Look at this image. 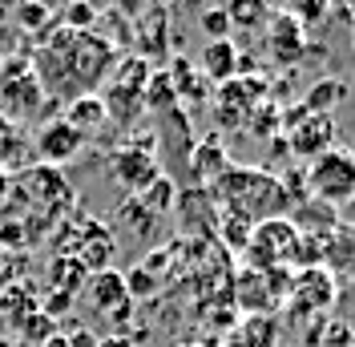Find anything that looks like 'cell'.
I'll list each match as a JSON object with an SVG mask.
<instances>
[{"label": "cell", "mask_w": 355, "mask_h": 347, "mask_svg": "<svg viewBox=\"0 0 355 347\" xmlns=\"http://www.w3.org/2000/svg\"><path fill=\"white\" fill-rule=\"evenodd\" d=\"M178 93L170 85V73H150L146 81V109H174Z\"/></svg>", "instance_id": "cell-24"}, {"label": "cell", "mask_w": 355, "mask_h": 347, "mask_svg": "<svg viewBox=\"0 0 355 347\" xmlns=\"http://www.w3.org/2000/svg\"><path fill=\"white\" fill-rule=\"evenodd\" d=\"M283 12H287L291 21H299L303 28H315V24L327 21L331 0H283Z\"/></svg>", "instance_id": "cell-22"}, {"label": "cell", "mask_w": 355, "mask_h": 347, "mask_svg": "<svg viewBox=\"0 0 355 347\" xmlns=\"http://www.w3.org/2000/svg\"><path fill=\"white\" fill-rule=\"evenodd\" d=\"M335 146V121L331 117H323V113H307V109L299 105L295 113L287 117V150L295 158H319V153H327Z\"/></svg>", "instance_id": "cell-7"}, {"label": "cell", "mask_w": 355, "mask_h": 347, "mask_svg": "<svg viewBox=\"0 0 355 347\" xmlns=\"http://www.w3.org/2000/svg\"><path fill=\"white\" fill-rule=\"evenodd\" d=\"M41 101H44V89L37 81L33 65H24V61L0 65V109H4L8 121L12 117H28L33 109H41Z\"/></svg>", "instance_id": "cell-5"}, {"label": "cell", "mask_w": 355, "mask_h": 347, "mask_svg": "<svg viewBox=\"0 0 355 347\" xmlns=\"http://www.w3.org/2000/svg\"><path fill=\"white\" fill-rule=\"evenodd\" d=\"M287 295H291V311L295 315H315V311H327L335 299V275L327 271V266H303L299 275H295V282L287 287Z\"/></svg>", "instance_id": "cell-8"}, {"label": "cell", "mask_w": 355, "mask_h": 347, "mask_svg": "<svg viewBox=\"0 0 355 347\" xmlns=\"http://www.w3.org/2000/svg\"><path fill=\"white\" fill-rule=\"evenodd\" d=\"M352 44H355V28H352Z\"/></svg>", "instance_id": "cell-35"}, {"label": "cell", "mask_w": 355, "mask_h": 347, "mask_svg": "<svg viewBox=\"0 0 355 347\" xmlns=\"http://www.w3.org/2000/svg\"><path fill=\"white\" fill-rule=\"evenodd\" d=\"M352 347H355V344H352Z\"/></svg>", "instance_id": "cell-36"}, {"label": "cell", "mask_w": 355, "mask_h": 347, "mask_svg": "<svg viewBox=\"0 0 355 347\" xmlns=\"http://www.w3.org/2000/svg\"><path fill=\"white\" fill-rule=\"evenodd\" d=\"M69 347H97V339L89 331H77V335H69Z\"/></svg>", "instance_id": "cell-29"}, {"label": "cell", "mask_w": 355, "mask_h": 347, "mask_svg": "<svg viewBox=\"0 0 355 347\" xmlns=\"http://www.w3.org/2000/svg\"><path fill=\"white\" fill-rule=\"evenodd\" d=\"M299 242L303 230L291 218H270L250 230L246 242V266L250 271H279V266H299Z\"/></svg>", "instance_id": "cell-4"}, {"label": "cell", "mask_w": 355, "mask_h": 347, "mask_svg": "<svg viewBox=\"0 0 355 347\" xmlns=\"http://www.w3.org/2000/svg\"><path fill=\"white\" fill-rule=\"evenodd\" d=\"M279 0H222V12L230 17V28H266V21L275 17Z\"/></svg>", "instance_id": "cell-15"}, {"label": "cell", "mask_w": 355, "mask_h": 347, "mask_svg": "<svg viewBox=\"0 0 355 347\" xmlns=\"http://www.w3.org/2000/svg\"><path fill=\"white\" fill-rule=\"evenodd\" d=\"M17 335H21L24 347H41L44 339H53V335H57V327H53V319L44 315L41 307H33L28 315L17 319Z\"/></svg>", "instance_id": "cell-17"}, {"label": "cell", "mask_w": 355, "mask_h": 347, "mask_svg": "<svg viewBox=\"0 0 355 347\" xmlns=\"http://www.w3.org/2000/svg\"><path fill=\"white\" fill-rule=\"evenodd\" d=\"M110 69H117V53L97 33H73L65 24L57 33H41L33 73L44 93L77 101L101 85L110 77Z\"/></svg>", "instance_id": "cell-1"}, {"label": "cell", "mask_w": 355, "mask_h": 347, "mask_svg": "<svg viewBox=\"0 0 355 347\" xmlns=\"http://www.w3.org/2000/svg\"><path fill=\"white\" fill-rule=\"evenodd\" d=\"M323 259L335 262V266L355 271V226H335L331 235H327V255Z\"/></svg>", "instance_id": "cell-20"}, {"label": "cell", "mask_w": 355, "mask_h": 347, "mask_svg": "<svg viewBox=\"0 0 355 347\" xmlns=\"http://www.w3.org/2000/svg\"><path fill=\"white\" fill-rule=\"evenodd\" d=\"M41 347H69V335H61V331H57V335H53V339H44Z\"/></svg>", "instance_id": "cell-31"}, {"label": "cell", "mask_w": 355, "mask_h": 347, "mask_svg": "<svg viewBox=\"0 0 355 347\" xmlns=\"http://www.w3.org/2000/svg\"><path fill=\"white\" fill-rule=\"evenodd\" d=\"M65 121L73 126V130H81V133L89 137V133L97 130V126H105V121H110V113H105V101H101V97H93V93H85V97L69 101Z\"/></svg>", "instance_id": "cell-16"}, {"label": "cell", "mask_w": 355, "mask_h": 347, "mask_svg": "<svg viewBox=\"0 0 355 347\" xmlns=\"http://www.w3.org/2000/svg\"><path fill=\"white\" fill-rule=\"evenodd\" d=\"M0 347H21L17 339H0Z\"/></svg>", "instance_id": "cell-33"}, {"label": "cell", "mask_w": 355, "mask_h": 347, "mask_svg": "<svg viewBox=\"0 0 355 347\" xmlns=\"http://www.w3.org/2000/svg\"><path fill=\"white\" fill-rule=\"evenodd\" d=\"M162 178V166L154 158V137L150 142H125L121 150L113 153V182L130 194H146Z\"/></svg>", "instance_id": "cell-6"}, {"label": "cell", "mask_w": 355, "mask_h": 347, "mask_svg": "<svg viewBox=\"0 0 355 347\" xmlns=\"http://www.w3.org/2000/svg\"><path fill=\"white\" fill-rule=\"evenodd\" d=\"M170 85H174L178 101H182V97H186V101H202V97H206V85H210V81H206V77H198L190 61H174Z\"/></svg>", "instance_id": "cell-18"}, {"label": "cell", "mask_w": 355, "mask_h": 347, "mask_svg": "<svg viewBox=\"0 0 355 347\" xmlns=\"http://www.w3.org/2000/svg\"><path fill=\"white\" fill-rule=\"evenodd\" d=\"M210 198L222 206L226 218H239L246 226H259V222H270V218H287L291 206H295L287 182L270 170H259V166H230L210 186Z\"/></svg>", "instance_id": "cell-2"}, {"label": "cell", "mask_w": 355, "mask_h": 347, "mask_svg": "<svg viewBox=\"0 0 355 347\" xmlns=\"http://www.w3.org/2000/svg\"><path fill=\"white\" fill-rule=\"evenodd\" d=\"M174 198H178L174 178H166V174H162V178H157V182L150 186V190H146V194H137V202H141V206H146V210L157 218V214H166V210L174 206Z\"/></svg>", "instance_id": "cell-23"}, {"label": "cell", "mask_w": 355, "mask_h": 347, "mask_svg": "<svg viewBox=\"0 0 355 347\" xmlns=\"http://www.w3.org/2000/svg\"><path fill=\"white\" fill-rule=\"evenodd\" d=\"M307 28L299 21H291L287 12H275L270 21H266V49H270V57L279 61V65H299L303 57H307Z\"/></svg>", "instance_id": "cell-10"}, {"label": "cell", "mask_w": 355, "mask_h": 347, "mask_svg": "<svg viewBox=\"0 0 355 347\" xmlns=\"http://www.w3.org/2000/svg\"><path fill=\"white\" fill-rule=\"evenodd\" d=\"M17 12H21L24 28H41V24L49 21V8H44L41 0H21V8H17Z\"/></svg>", "instance_id": "cell-27"}, {"label": "cell", "mask_w": 355, "mask_h": 347, "mask_svg": "<svg viewBox=\"0 0 355 347\" xmlns=\"http://www.w3.org/2000/svg\"><path fill=\"white\" fill-rule=\"evenodd\" d=\"M202 33H206L210 41H230V17H226L222 8H206V12H202Z\"/></svg>", "instance_id": "cell-25"}, {"label": "cell", "mask_w": 355, "mask_h": 347, "mask_svg": "<svg viewBox=\"0 0 355 347\" xmlns=\"http://www.w3.org/2000/svg\"><path fill=\"white\" fill-rule=\"evenodd\" d=\"M343 81H335V77H327V81H319V85L307 93V101H303V109L307 113H323V117H331V109L343 101Z\"/></svg>", "instance_id": "cell-21"}, {"label": "cell", "mask_w": 355, "mask_h": 347, "mask_svg": "<svg viewBox=\"0 0 355 347\" xmlns=\"http://www.w3.org/2000/svg\"><path fill=\"white\" fill-rule=\"evenodd\" d=\"M89 303L93 311H101V315H113L121 303H130V291H125V279L117 275V271H97V275H89Z\"/></svg>", "instance_id": "cell-13"}, {"label": "cell", "mask_w": 355, "mask_h": 347, "mask_svg": "<svg viewBox=\"0 0 355 347\" xmlns=\"http://www.w3.org/2000/svg\"><path fill=\"white\" fill-rule=\"evenodd\" d=\"M239 69H243V57H239L234 41H210L202 49V77H206V81L226 85V81L239 77Z\"/></svg>", "instance_id": "cell-12"}, {"label": "cell", "mask_w": 355, "mask_h": 347, "mask_svg": "<svg viewBox=\"0 0 355 347\" xmlns=\"http://www.w3.org/2000/svg\"><path fill=\"white\" fill-rule=\"evenodd\" d=\"M8 194H12V178H8L4 166H0V206H8Z\"/></svg>", "instance_id": "cell-28"}, {"label": "cell", "mask_w": 355, "mask_h": 347, "mask_svg": "<svg viewBox=\"0 0 355 347\" xmlns=\"http://www.w3.org/2000/svg\"><path fill=\"white\" fill-rule=\"evenodd\" d=\"M81 146H85V133L73 130L65 117L41 126V133H37V158H41V166H53V170H61L65 162H73L81 153Z\"/></svg>", "instance_id": "cell-9"}, {"label": "cell", "mask_w": 355, "mask_h": 347, "mask_svg": "<svg viewBox=\"0 0 355 347\" xmlns=\"http://www.w3.org/2000/svg\"><path fill=\"white\" fill-rule=\"evenodd\" d=\"M4 8H21V0H0V12H4Z\"/></svg>", "instance_id": "cell-32"}, {"label": "cell", "mask_w": 355, "mask_h": 347, "mask_svg": "<svg viewBox=\"0 0 355 347\" xmlns=\"http://www.w3.org/2000/svg\"><path fill=\"white\" fill-rule=\"evenodd\" d=\"M117 4H121V12H125V17H137V12H141V4H146V0H117Z\"/></svg>", "instance_id": "cell-30"}, {"label": "cell", "mask_w": 355, "mask_h": 347, "mask_svg": "<svg viewBox=\"0 0 355 347\" xmlns=\"http://www.w3.org/2000/svg\"><path fill=\"white\" fill-rule=\"evenodd\" d=\"M303 190L311 202L327 206V210H343L355 202V153L343 146H331L327 153L311 158L303 166Z\"/></svg>", "instance_id": "cell-3"}, {"label": "cell", "mask_w": 355, "mask_h": 347, "mask_svg": "<svg viewBox=\"0 0 355 347\" xmlns=\"http://www.w3.org/2000/svg\"><path fill=\"white\" fill-rule=\"evenodd\" d=\"M234 291H239V303L250 315H266L270 307L283 299V275L279 271H250L246 266V275H239Z\"/></svg>", "instance_id": "cell-11"}, {"label": "cell", "mask_w": 355, "mask_h": 347, "mask_svg": "<svg viewBox=\"0 0 355 347\" xmlns=\"http://www.w3.org/2000/svg\"><path fill=\"white\" fill-rule=\"evenodd\" d=\"M190 166H194V178H198L202 186L210 190L214 182H218L222 174L230 170V158H226V150H222L218 137H206L198 150H194V158H190Z\"/></svg>", "instance_id": "cell-14"}, {"label": "cell", "mask_w": 355, "mask_h": 347, "mask_svg": "<svg viewBox=\"0 0 355 347\" xmlns=\"http://www.w3.org/2000/svg\"><path fill=\"white\" fill-rule=\"evenodd\" d=\"M49 279H53V291H61V295H77L81 282H85V266H81L77 259H69V255H57Z\"/></svg>", "instance_id": "cell-19"}, {"label": "cell", "mask_w": 355, "mask_h": 347, "mask_svg": "<svg viewBox=\"0 0 355 347\" xmlns=\"http://www.w3.org/2000/svg\"><path fill=\"white\" fill-rule=\"evenodd\" d=\"M222 239H226V246H234V251H246V242H250V230L254 226H246V222H239V218H226L222 214Z\"/></svg>", "instance_id": "cell-26"}, {"label": "cell", "mask_w": 355, "mask_h": 347, "mask_svg": "<svg viewBox=\"0 0 355 347\" xmlns=\"http://www.w3.org/2000/svg\"><path fill=\"white\" fill-rule=\"evenodd\" d=\"M73 4H93V0H73Z\"/></svg>", "instance_id": "cell-34"}]
</instances>
